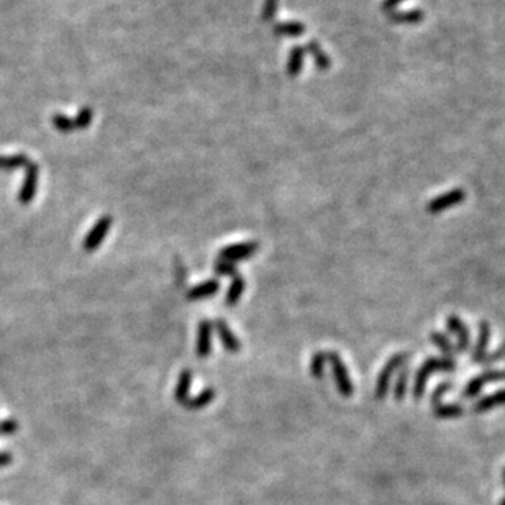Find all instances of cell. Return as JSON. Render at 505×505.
<instances>
[{
    "label": "cell",
    "mask_w": 505,
    "mask_h": 505,
    "mask_svg": "<svg viewBox=\"0 0 505 505\" xmlns=\"http://www.w3.org/2000/svg\"><path fill=\"white\" fill-rule=\"evenodd\" d=\"M325 356H327V363H330V366H332L333 378H335L338 392L345 397L353 396V392H354L353 383H351L348 369H346L343 359L340 358V354L335 353V351H328V353H325Z\"/></svg>",
    "instance_id": "2"
},
{
    "label": "cell",
    "mask_w": 505,
    "mask_h": 505,
    "mask_svg": "<svg viewBox=\"0 0 505 505\" xmlns=\"http://www.w3.org/2000/svg\"><path fill=\"white\" fill-rule=\"evenodd\" d=\"M433 415L436 418H443V420H447V418H456L463 415V407L458 404H442L433 409Z\"/></svg>",
    "instance_id": "24"
},
{
    "label": "cell",
    "mask_w": 505,
    "mask_h": 505,
    "mask_svg": "<svg viewBox=\"0 0 505 505\" xmlns=\"http://www.w3.org/2000/svg\"><path fill=\"white\" fill-rule=\"evenodd\" d=\"M191 384H192V372L189 369H184L181 372V376H179L178 386H175V391H174V399L178 400L181 405L187 399H189Z\"/></svg>",
    "instance_id": "18"
},
{
    "label": "cell",
    "mask_w": 505,
    "mask_h": 505,
    "mask_svg": "<svg viewBox=\"0 0 505 505\" xmlns=\"http://www.w3.org/2000/svg\"><path fill=\"white\" fill-rule=\"evenodd\" d=\"M213 397H215V391H213V389H205V391L200 392L199 396L192 397V399H187L182 405L186 409H191V410L202 409L205 407V405L211 404V402L213 400Z\"/></svg>",
    "instance_id": "22"
},
{
    "label": "cell",
    "mask_w": 505,
    "mask_h": 505,
    "mask_svg": "<svg viewBox=\"0 0 505 505\" xmlns=\"http://www.w3.org/2000/svg\"><path fill=\"white\" fill-rule=\"evenodd\" d=\"M212 325L217 330L218 336H220V341L224 343V348L228 351V353H238V351L241 350V341L233 335V332L230 330L228 323H226L225 320L217 319Z\"/></svg>",
    "instance_id": "11"
},
{
    "label": "cell",
    "mask_w": 505,
    "mask_h": 505,
    "mask_svg": "<svg viewBox=\"0 0 505 505\" xmlns=\"http://www.w3.org/2000/svg\"><path fill=\"white\" fill-rule=\"evenodd\" d=\"M112 222L114 220H112V217H110V215H104V217L98 218L97 224L92 226V230L87 233V237H85V239H84V251H87V252L96 251L97 248L102 245L104 238L110 232Z\"/></svg>",
    "instance_id": "7"
},
{
    "label": "cell",
    "mask_w": 505,
    "mask_h": 505,
    "mask_svg": "<svg viewBox=\"0 0 505 505\" xmlns=\"http://www.w3.org/2000/svg\"><path fill=\"white\" fill-rule=\"evenodd\" d=\"M243 290H245V279H243L241 274L238 272L237 276H233L232 286H230L228 294H226V297H225L226 305H228V307L237 305V303L239 302V299H241Z\"/></svg>",
    "instance_id": "21"
},
{
    "label": "cell",
    "mask_w": 505,
    "mask_h": 505,
    "mask_svg": "<svg viewBox=\"0 0 505 505\" xmlns=\"http://www.w3.org/2000/svg\"><path fill=\"white\" fill-rule=\"evenodd\" d=\"M212 328L213 325L208 320H202L197 328V354L200 358H207L212 353Z\"/></svg>",
    "instance_id": "10"
},
{
    "label": "cell",
    "mask_w": 505,
    "mask_h": 505,
    "mask_svg": "<svg viewBox=\"0 0 505 505\" xmlns=\"http://www.w3.org/2000/svg\"><path fill=\"white\" fill-rule=\"evenodd\" d=\"M449 389H451V384L449 383H442L438 387H435L433 394H431V405H433V409L438 407V405H442L443 396L449 391Z\"/></svg>",
    "instance_id": "30"
},
{
    "label": "cell",
    "mask_w": 505,
    "mask_h": 505,
    "mask_svg": "<svg viewBox=\"0 0 505 505\" xmlns=\"http://www.w3.org/2000/svg\"><path fill=\"white\" fill-rule=\"evenodd\" d=\"M215 272L218 274V276H232L233 277L238 274V268L235 263H230V261L218 258L215 263Z\"/></svg>",
    "instance_id": "29"
},
{
    "label": "cell",
    "mask_w": 505,
    "mask_h": 505,
    "mask_svg": "<svg viewBox=\"0 0 505 505\" xmlns=\"http://www.w3.org/2000/svg\"><path fill=\"white\" fill-rule=\"evenodd\" d=\"M464 199H466L464 189L456 187V189L444 192V194L431 199L430 202L427 204V212L431 213V215H438V213L448 211V208L455 207V205H460Z\"/></svg>",
    "instance_id": "4"
},
{
    "label": "cell",
    "mask_w": 505,
    "mask_h": 505,
    "mask_svg": "<svg viewBox=\"0 0 505 505\" xmlns=\"http://www.w3.org/2000/svg\"><path fill=\"white\" fill-rule=\"evenodd\" d=\"M92 118H94V110L91 109V107H83V109L79 110L78 117L74 118L76 130H84V128H87L89 125H91Z\"/></svg>",
    "instance_id": "28"
},
{
    "label": "cell",
    "mask_w": 505,
    "mask_h": 505,
    "mask_svg": "<svg viewBox=\"0 0 505 505\" xmlns=\"http://www.w3.org/2000/svg\"><path fill=\"white\" fill-rule=\"evenodd\" d=\"M502 405H505V389H500V391L491 394V396L484 397V399H479L473 405V412L486 413L495 407H502Z\"/></svg>",
    "instance_id": "13"
},
{
    "label": "cell",
    "mask_w": 505,
    "mask_h": 505,
    "mask_svg": "<svg viewBox=\"0 0 505 505\" xmlns=\"http://www.w3.org/2000/svg\"><path fill=\"white\" fill-rule=\"evenodd\" d=\"M307 50L303 46H294L289 53L288 59V74L290 78H297L301 74L303 66V56H305Z\"/></svg>",
    "instance_id": "17"
},
{
    "label": "cell",
    "mask_w": 505,
    "mask_h": 505,
    "mask_svg": "<svg viewBox=\"0 0 505 505\" xmlns=\"http://www.w3.org/2000/svg\"><path fill=\"white\" fill-rule=\"evenodd\" d=\"M325 363H327V356H325L323 351H316V353H314V356H312V361H310V372L314 378L316 379L323 378Z\"/></svg>",
    "instance_id": "27"
},
{
    "label": "cell",
    "mask_w": 505,
    "mask_h": 505,
    "mask_svg": "<svg viewBox=\"0 0 505 505\" xmlns=\"http://www.w3.org/2000/svg\"><path fill=\"white\" fill-rule=\"evenodd\" d=\"M447 328L456 336L458 350L466 351L469 348V341H471L469 330L460 316H456V315L447 316Z\"/></svg>",
    "instance_id": "9"
},
{
    "label": "cell",
    "mask_w": 505,
    "mask_h": 505,
    "mask_svg": "<svg viewBox=\"0 0 505 505\" xmlns=\"http://www.w3.org/2000/svg\"><path fill=\"white\" fill-rule=\"evenodd\" d=\"M425 17V12L418 10V8H413V10H407V12H392L389 14V20L392 23H400V25H417L420 23Z\"/></svg>",
    "instance_id": "16"
},
{
    "label": "cell",
    "mask_w": 505,
    "mask_h": 505,
    "mask_svg": "<svg viewBox=\"0 0 505 505\" xmlns=\"http://www.w3.org/2000/svg\"><path fill=\"white\" fill-rule=\"evenodd\" d=\"M456 363L451 358H436L430 356L425 359V363H422V366L418 367L417 374H415V384H413V396L415 399H420L425 392L427 380L430 379V376L433 372H451L455 371Z\"/></svg>",
    "instance_id": "1"
},
{
    "label": "cell",
    "mask_w": 505,
    "mask_h": 505,
    "mask_svg": "<svg viewBox=\"0 0 505 505\" xmlns=\"http://www.w3.org/2000/svg\"><path fill=\"white\" fill-rule=\"evenodd\" d=\"M14 461V456H12V453L8 451H0V468H6V466H8Z\"/></svg>",
    "instance_id": "34"
},
{
    "label": "cell",
    "mask_w": 505,
    "mask_h": 505,
    "mask_svg": "<svg viewBox=\"0 0 505 505\" xmlns=\"http://www.w3.org/2000/svg\"><path fill=\"white\" fill-rule=\"evenodd\" d=\"M51 122H53V127L56 128L58 131H61V133H71V131L76 130L74 118H67L66 115L63 114H54Z\"/></svg>",
    "instance_id": "26"
},
{
    "label": "cell",
    "mask_w": 505,
    "mask_h": 505,
    "mask_svg": "<svg viewBox=\"0 0 505 505\" xmlns=\"http://www.w3.org/2000/svg\"><path fill=\"white\" fill-rule=\"evenodd\" d=\"M32 161L33 160H30L27 155H21V153H17V155L10 156H0V171H14L20 168H27Z\"/></svg>",
    "instance_id": "19"
},
{
    "label": "cell",
    "mask_w": 505,
    "mask_h": 505,
    "mask_svg": "<svg viewBox=\"0 0 505 505\" xmlns=\"http://www.w3.org/2000/svg\"><path fill=\"white\" fill-rule=\"evenodd\" d=\"M307 27L301 21H284V23L274 25V33L279 36H301L305 33Z\"/></svg>",
    "instance_id": "20"
},
{
    "label": "cell",
    "mask_w": 505,
    "mask_h": 505,
    "mask_svg": "<svg viewBox=\"0 0 505 505\" xmlns=\"http://www.w3.org/2000/svg\"><path fill=\"white\" fill-rule=\"evenodd\" d=\"M305 50H307V53L312 54V58H314L316 67H319L320 71H328V69H330V67H332V59L322 50V46H320L319 41H315V40L309 41V45H307Z\"/></svg>",
    "instance_id": "15"
},
{
    "label": "cell",
    "mask_w": 505,
    "mask_h": 505,
    "mask_svg": "<svg viewBox=\"0 0 505 505\" xmlns=\"http://www.w3.org/2000/svg\"><path fill=\"white\" fill-rule=\"evenodd\" d=\"M410 378V367H402L399 372V378L396 380V387H394V397L396 400H404L405 392H407V383Z\"/></svg>",
    "instance_id": "25"
},
{
    "label": "cell",
    "mask_w": 505,
    "mask_h": 505,
    "mask_svg": "<svg viewBox=\"0 0 505 505\" xmlns=\"http://www.w3.org/2000/svg\"><path fill=\"white\" fill-rule=\"evenodd\" d=\"M259 250L258 241H248L239 243V245L226 246L220 251V259L230 261V263H237V261H243L251 258L256 251Z\"/></svg>",
    "instance_id": "8"
},
{
    "label": "cell",
    "mask_w": 505,
    "mask_h": 505,
    "mask_svg": "<svg viewBox=\"0 0 505 505\" xmlns=\"http://www.w3.org/2000/svg\"><path fill=\"white\" fill-rule=\"evenodd\" d=\"M402 2H404V0H383L380 8H383V12H386V14H392Z\"/></svg>",
    "instance_id": "33"
},
{
    "label": "cell",
    "mask_w": 505,
    "mask_h": 505,
    "mask_svg": "<svg viewBox=\"0 0 505 505\" xmlns=\"http://www.w3.org/2000/svg\"><path fill=\"white\" fill-rule=\"evenodd\" d=\"M430 340L435 346H438L440 351H443V353L447 354V358H451V359L455 358L456 350H455V346L451 345V341L448 340L447 335H443V333H440V332H431Z\"/></svg>",
    "instance_id": "23"
},
{
    "label": "cell",
    "mask_w": 505,
    "mask_h": 505,
    "mask_svg": "<svg viewBox=\"0 0 505 505\" xmlns=\"http://www.w3.org/2000/svg\"><path fill=\"white\" fill-rule=\"evenodd\" d=\"M38 179H40V166L35 161H32L25 168V181L21 184V189L19 194V200L21 205L32 204L35 199L36 189H38Z\"/></svg>",
    "instance_id": "5"
},
{
    "label": "cell",
    "mask_w": 505,
    "mask_h": 505,
    "mask_svg": "<svg viewBox=\"0 0 505 505\" xmlns=\"http://www.w3.org/2000/svg\"><path fill=\"white\" fill-rule=\"evenodd\" d=\"M502 380H505V371H495V369L484 371L482 374H479L474 379L469 380L468 386H466L463 391V399H474V397L482 391V387L487 386V384L502 383Z\"/></svg>",
    "instance_id": "6"
},
{
    "label": "cell",
    "mask_w": 505,
    "mask_h": 505,
    "mask_svg": "<svg viewBox=\"0 0 505 505\" xmlns=\"http://www.w3.org/2000/svg\"><path fill=\"white\" fill-rule=\"evenodd\" d=\"M17 431H19V422L17 420L0 422V435H14Z\"/></svg>",
    "instance_id": "32"
},
{
    "label": "cell",
    "mask_w": 505,
    "mask_h": 505,
    "mask_svg": "<svg viewBox=\"0 0 505 505\" xmlns=\"http://www.w3.org/2000/svg\"><path fill=\"white\" fill-rule=\"evenodd\" d=\"M489 341H491V325L486 322V320H482L481 323H479V338H477V343L476 346H474V351H473V363H479V365H482V363L486 361L487 358V346H489Z\"/></svg>",
    "instance_id": "12"
},
{
    "label": "cell",
    "mask_w": 505,
    "mask_h": 505,
    "mask_svg": "<svg viewBox=\"0 0 505 505\" xmlns=\"http://www.w3.org/2000/svg\"><path fill=\"white\" fill-rule=\"evenodd\" d=\"M277 6H279V0H264L261 19H263L264 21L272 20L274 15H276V12H277Z\"/></svg>",
    "instance_id": "31"
},
{
    "label": "cell",
    "mask_w": 505,
    "mask_h": 505,
    "mask_svg": "<svg viewBox=\"0 0 505 505\" xmlns=\"http://www.w3.org/2000/svg\"><path fill=\"white\" fill-rule=\"evenodd\" d=\"M405 361H407V353H397V354H394V356H391V359L386 363V366L380 369L378 384H376V394H374L376 399L380 400L386 397L394 372L399 369V367L404 366Z\"/></svg>",
    "instance_id": "3"
},
{
    "label": "cell",
    "mask_w": 505,
    "mask_h": 505,
    "mask_svg": "<svg viewBox=\"0 0 505 505\" xmlns=\"http://www.w3.org/2000/svg\"><path fill=\"white\" fill-rule=\"evenodd\" d=\"M218 289H220L218 281L208 279V281L202 282V284L192 288L189 290V294H187V301H200V299L212 297V295H215L218 292Z\"/></svg>",
    "instance_id": "14"
}]
</instances>
